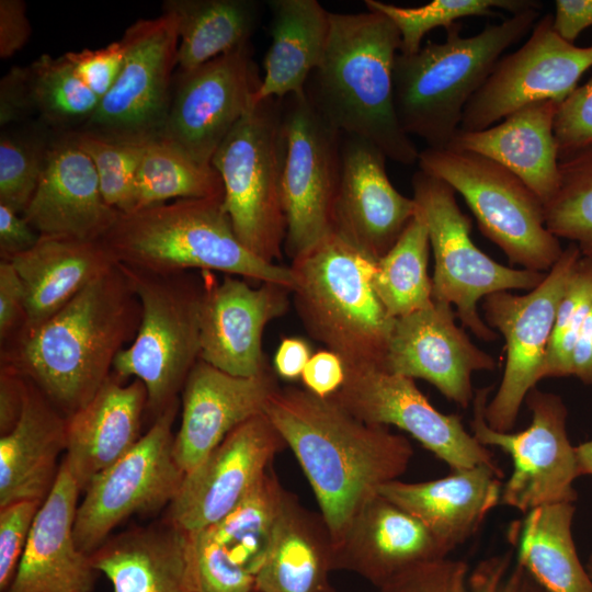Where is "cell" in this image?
Instances as JSON below:
<instances>
[{
  "label": "cell",
  "instance_id": "obj_46",
  "mask_svg": "<svg viewBox=\"0 0 592 592\" xmlns=\"http://www.w3.org/2000/svg\"><path fill=\"white\" fill-rule=\"evenodd\" d=\"M592 309V260L581 257L558 306L543 378L570 376L571 356Z\"/></svg>",
  "mask_w": 592,
  "mask_h": 592
},
{
  "label": "cell",
  "instance_id": "obj_5",
  "mask_svg": "<svg viewBox=\"0 0 592 592\" xmlns=\"http://www.w3.org/2000/svg\"><path fill=\"white\" fill-rule=\"evenodd\" d=\"M539 16V9H527L474 36H462L455 23L446 30L445 42H429L412 55L399 52L394 91L402 129L422 138L428 148H446L469 100L502 54L532 31Z\"/></svg>",
  "mask_w": 592,
  "mask_h": 592
},
{
  "label": "cell",
  "instance_id": "obj_10",
  "mask_svg": "<svg viewBox=\"0 0 592 592\" xmlns=\"http://www.w3.org/2000/svg\"><path fill=\"white\" fill-rule=\"evenodd\" d=\"M411 185L434 257L433 300L455 306L456 317L478 339L496 340L498 334L479 316L478 301L497 292L532 291L547 272L505 266L483 253L470 237V218L442 180L419 169Z\"/></svg>",
  "mask_w": 592,
  "mask_h": 592
},
{
  "label": "cell",
  "instance_id": "obj_15",
  "mask_svg": "<svg viewBox=\"0 0 592 592\" xmlns=\"http://www.w3.org/2000/svg\"><path fill=\"white\" fill-rule=\"evenodd\" d=\"M126 48L122 71L79 129L105 139L147 144L166 122L178 67L174 18L161 13L134 22L121 38Z\"/></svg>",
  "mask_w": 592,
  "mask_h": 592
},
{
  "label": "cell",
  "instance_id": "obj_18",
  "mask_svg": "<svg viewBox=\"0 0 592 592\" xmlns=\"http://www.w3.org/2000/svg\"><path fill=\"white\" fill-rule=\"evenodd\" d=\"M592 67V44L576 46L554 27V15L538 19L527 41L502 56L464 109L462 130L491 127L517 109L543 100L561 103Z\"/></svg>",
  "mask_w": 592,
  "mask_h": 592
},
{
  "label": "cell",
  "instance_id": "obj_61",
  "mask_svg": "<svg viewBox=\"0 0 592 592\" xmlns=\"http://www.w3.org/2000/svg\"><path fill=\"white\" fill-rule=\"evenodd\" d=\"M585 568L589 572L590 578L592 579V554L588 558Z\"/></svg>",
  "mask_w": 592,
  "mask_h": 592
},
{
  "label": "cell",
  "instance_id": "obj_39",
  "mask_svg": "<svg viewBox=\"0 0 592 592\" xmlns=\"http://www.w3.org/2000/svg\"><path fill=\"white\" fill-rule=\"evenodd\" d=\"M223 197L221 178L212 166L195 162L160 139L146 144L135 181L133 212L169 201Z\"/></svg>",
  "mask_w": 592,
  "mask_h": 592
},
{
  "label": "cell",
  "instance_id": "obj_4",
  "mask_svg": "<svg viewBox=\"0 0 592 592\" xmlns=\"http://www.w3.org/2000/svg\"><path fill=\"white\" fill-rule=\"evenodd\" d=\"M100 241L126 267L153 273L219 271L293 285L289 266L263 261L240 242L223 198H183L119 214Z\"/></svg>",
  "mask_w": 592,
  "mask_h": 592
},
{
  "label": "cell",
  "instance_id": "obj_48",
  "mask_svg": "<svg viewBox=\"0 0 592 592\" xmlns=\"http://www.w3.org/2000/svg\"><path fill=\"white\" fill-rule=\"evenodd\" d=\"M41 505V501L23 500L0 508L1 592L13 581Z\"/></svg>",
  "mask_w": 592,
  "mask_h": 592
},
{
  "label": "cell",
  "instance_id": "obj_26",
  "mask_svg": "<svg viewBox=\"0 0 592 592\" xmlns=\"http://www.w3.org/2000/svg\"><path fill=\"white\" fill-rule=\"evenodd\" d=\"M79 486L62 459L7 592H91L95 569L76 544Z\"/></svg>",
  "mask_w": 592,
  "mask_h": 592
},
{
  "label": "cell",
  "instance_id": "obj_34",
  "mask_svg": "<svg viewBox=\"0 0 592 592\" xmlns=\"http://www.w3.org/2000/svg\"><path fill=\"white\" fill-rule=\"evenodd\" d=\"M272 42L253 103L301 94L321 62L330 32V12L317 0H271Z\"/></svg>",
  "mask_w": 592,
  "mask_h": 592
},
{
  "label": "cell",
  "instance_id": "obj_53",
  "mask_svg": "<svg viewBox=\"0 0 592 592\" xmlns=\"http://www.w3.org/2000/svg\"><path fill=\"white\" fill-rule=\"evenodd\" d=\"M345 374V365L341 357L329 350H322L311 355L300 378L305 389L316 396L328 398L341 388Z\"/></svg>",
  "mask_w": 592,
  "mask_h": 592
},
{
  "label": "cell",
  "instance_id": "obj_25",
  "mask_svg": "<svg viewBox=\"0 0 592 592\" xmlns=\"http://www.w3.org/2000/svg\"><path fill=\"white\" fill-rule=\"evenodd\" d=\"M452 551L419 520L377 493L333 544V570L363 577L377 588L402 572Z\"/></svg>",
  "mask_w": 592,
  "mask_h": 592
},
{
  "label": "cell",
  "instance_id": "obj_35",
  "mask_svg": "<svg viewBox=\"0 0 592 592\" xmlns=\"http://www.w3.org/2000/svg\"><path fill=\"white\" fill-rule=\"evenodd\" d=\"M573 502L534 508L511 526L516 560L547 592H592L572 537Z\"/></svg>",
  "mask_w": 592,
  "mask_h": 592
},
{
  "label": "cell",
  "instance_id": "obj_36",
  "mask_svg": "<svg viewBox=\"0 0 592 592\" xmlns=\"http://www.w3.org/2000/svg\"><path fill=\"white\" fill-rule=\"evenodd\" d=\"M162 12L177 22V70L196 68L251 44L262 3L255 0H164Z\"/></svg>",
  "mask_w": 592,
  "mask_h": 592
},
{
  "label": "cell",
  "instance_id": "obj_37",
  "mask_svg": "<svg viewBox=\"0 0 592 592\" xmlns=\"http://www.w3.org/2000/svg\"><path fill=\"white\" fill-rule=\"evenodd\" d=\"M509 550L479 561L443 558L415 566L376 592H547Z\"/></svg>",
  "mask_w": 592,
  "mask_h": 592
},
{
  "label": "cell",
  "instance_id": "obj_19",
  "mask_svg": "<svg viewBox=\"0 0 592 592\" xmlns=\"http://www.w3.org/2000/svg\"><path fill=\"white\" fill-rule=\"evenodd\" d=\"M284 446L265 413L241 423L184 475L169 504V521L187 534L215 525L243 499Z\"/></svg>",
  "mask_w": 592,
  "mask_h": 592
},
{
  "label": "cell",
  "instance_id": "obj_16",
  "mask_svg": "<svg viewBox=\"0 0 592 592\" xmlns=\"http://www.w3.org/2000/svg\"><path fill=\"white\" fill-rule=\"evenodd\" d=\"M261 79L251 44L177 70L160 139L202 166L253 104Z\"/></svg>",
  "mask_w": 592,
  "mask_h": 592
},
{
  "label": "cell",
  "instance_id": "obj_52",
  "mask_svg": "<svg viewBox=\"0 0 592 592\" xmlns=\"http://www.w3.org/2000/svg\"><path fill=\"white\" fill-rule=\"evenodd\" d=\"M26 322L25 292L10 261L0 260V343L18 333Z\"/></svg>",
  "mask_w": 592,
  "mask_h": 592
},
{
  "label": "cell",
  "instance_id": "obj_33",
  "mask_svg": "<svg viewBox=\"0 0 592 592\" xmlns=\"http://www.w3.org/2000/svg\"><path fill=\"white\" fill-rule=\"evenodd\" d=\"M333 540L321 514L286 492L272 538L254 580L255 592H334Z\"/></svg>",
  "mask_w": 592,
  "mask_h": 592
},
{
  "label": "cell",
  "instance_id": "obj_1",
  "mask_svg": "<svg viewBox=\"0 0 592 592\" xmlns=\"http://www.w3.org/2000/svg\"><path fill=\"white\" fill-rule=\"evenodd\" d=\"M264 413L297 458L333 544L380 486L405 474L413 456L403 435L305 388L278 387Z\"/></svg>",
  "mask_w": 592,
  "mask_h": 592
},
{
  "label": "cell",
  "instance_id": "obj_43",
  "mask_svg": "<svg viewBox=\"0 0 592 592\" xmlns=\"http://www.w3.org/2000/svg\"><path fill=\"white\" fill-rule=\"evenodd\" d=\"M56 134L38 119L1 128L0 204L20 214L24 212Z\"/></svg>",
  "mask_w": 592,
  "mask_h": 592
},
{
  "label": "cell",
  "instance_id": "obj_29",
  "mask_svg": "<svg viewBox=\"0 0 592 592\" xmlns=\"http://www.w3.org/2000/svg\"><path fill=\"white\" fill-rule=\"evenodd\" d=\"M559 105L553 100L537 101L517 109L498 125L480 130L459 129L446 148L493 160L519 177L545 204L559 184L554 135Z\"/></svg>",
  "mask_w": 592,
  "mask_h": 592
},
{
  "label": "cell",
  "instance_id": "obj_49",
  "mask_svg": "<svg viewBox=\"0 0 592 592\" xmlns=\"http://www.w3.org/2000/svg\"><path fill=\"white\" fill-rule=\"evenodd\" d=\"M554 135L559 160L592 146V78L560 103Z\"/></svg>",
  "mask_w": 592,
  "mask_h": 592
},
{
  "label": "cell",
  "instance_id": "obj_62",
  "mask_svg": "<svg viewBox=\"0 0 592 592\" xmlns=\"http://www.w3.org/2000/svg\"><path fill=\"white\" fill-rule=\"evenodd\" d=\"M252 592H255V591H252Z\"/></svg>",
  "mask_w": 592,
  "mask_h": 592
},
{
  "label": "cell",
  "instance_id": "obj_20",
  "mask_svg": "<svg viewBox=\"0 0 592 592\" xmlns=\"http://www.w3.org/2000/svg\"><path fill=\"white\" fill-rule=\"evenodd\" d=\"M455 318L452 306L437 300L395 318L384 368L424 379L447 399L467 408L475 396L473 373L493 371L496 361L470 341Z\"/></svg>",
  "mask_w": 592,
  "mask_h": 592
},
{
  "label": "cell",
  "instance_id": "obj_9",
  "mask_svg": "<svg viewBox=\"0 0 592 592\" xmlns=\"http://www.w3.org/2000/svg\"><path fill=\"white\" fill-rule=\"evenodd\" d=\"M418 164L463 196L480 231L512 264L548 272L560 258L563 249L546 227L543 202L501 164L449 148L420 151Z\"/></svg>",
  "mask_w": 592,
  "mask_h": 592
},
{
  "label": "cell",
  "instance_id": "obj_8",
  "mask_svg": "<svg viewBox=\"0 0 592 592\" xmlns=\"http://www.w3.org/2000/svg\"><path fill=\"white\" fill-rule=\"evenodd\" d=\"M137 295L141 317L133 342L115 357L113 372L139 379L147 408L160 414L200 361V314L205 278L193 271L153 273L119 264Z\"/></svg>",
  "mask_w": 592,
  "mask_h": 592
},
{
  "label": "cell",
  "instance_id": "obj_44",
  "mask_svg": "<svg viewBox=\"0 0 592 592\" xmlns=\"http://www.w3.org/2000/svg\"><path fill=\"white\" fill-rule=\"evenodd\" d=\"M367 10L387 16L400 35V53L412 55L420 50L423 37L436 27L449 29L458 19L494 15L497 10L511 14L540 9L535 0H434L419 7H401L378 0H365Z\"/></svg>",
  "mask_w": 592,
  "mask_h": 592
},
{
  "label": "cell",
  "instance_id": "obj_3",
  "mask_svg": "<svg viewBox=\"0 0 592 592\" xmlns=\"http://www.w3.org/2000/svg\"><path fill=\"white\" fill-rule=\"evenodd\" d=\"M400 45L397 27L379 12H330L326 52L304 93L343 135L362 138L387 159L411 166L420 151L402 129L395 105L394 67Z\"/></svg>",
  "mask_w": 592,
  "mask_h": 592
},
{
  "label": "cell",
  "instance_id": "obj_21",
  "mask_svg": "<svg viewBox=\"0 0 592 592\" xmlns=\"http://www.w3.org/2000/svg\"><path fill=\"white\" fill-rule=\"evenodd\" d=\"M386 156L373 144L342 138V167L333 209V232L377 261L417 215V204L391 184Z\"/></svg>",
  "mask_w": 592,
  "mask_h": 592
},
{
  "label": "cell",
  "instance_id": "obj_55",
  "mask_svg": "<svg viewBox=\"0 0 592 592\" xmlns=\"http://www.w3.org/2000/svg\"><path fill=\"white\" fill-rule=\"evenodd\" d=\"M39 237L22 214L0 204V260H10L26 252Z\"/></svg>",
  "mask_w": 592,
  "mask_h": 592
},
{
  "label": "cell",
  "instance_id": "obj_11",
  "mask_svg": "<svg viewBox=\"0 0 592 592\" xmlns=\"http://www.w3.org/2000/svg\"><path fill=\"white\" fill-rule=\"evenodd\" d=\"M492 386L475 391L470 426L483 446H497L511 456L513 471L502 487L500 504L526 513L550 503L574 502L573 481L580 477L574 446L567 434L568 409L562 398L534 387L524 402L532 413L527 429L499 432L485 418Z\"/></svg>",
  "mask_w": 592,
  "mask_h": 592
},
{
  "label": "cell",
  "instance_id": "obj_2",
  "mask_svg": "<svg viewBox=\"0 0 592 592\" xmlns=\"http://www.w3.org/2000/svg\"><path fill=\"white\" fill-rule=\"evenodd\" d=\"M140 317L139 299L116 263L48 319L0 343V364L16 369L69 417L110 377Z\"/></svg>",
  "mask_w": 592,
  "mask_h": 592
},
{
  "label": "cell",
  "instance_id": "obj_54",
  "mask_svg": "<svg viewBox=\"0 0 592 592\" xmlns=\"http://www.w3.org/2000/svg\"><path fill=\"white\" fill-rule=\"evenodd\" d=\"M32 26L23 0H0V58L9 59L30 41Z\"/></svg>",
  "mask_w": 592,
  "mask_h": 592
},
{
  "label": "cell",
  "instance_id": "obj_56",
  "mask_svg": "<svg viewBox=\"0 0 592 592\" xmlns=\"http://www.w3.org/2000/svg\"><path fill=\"white\" fill-rule=\"evenodd\" d=\"M26 378L11 366L0 364V431L13 429L24 403Z\"/></svg>",
  "mask_w": 592,
  "mask_h": 592
},
{
  "label": "cell",
  "instance_id": "obj_51",
  "mask_svg": "<svg viewBox=\"0 0 592 592\" xmlns=\"http://www.w3.org/2000/svg\"><path fill=\"white\" fill-rule=\"evenodd\" d=\"M33 115L29 67L15 66L0 81V126L23 124Z\"/></svg>",
  "mask_w": 592,
  "mask_h": 592
},
{
  "label": "cell",
  "instance_id": "obj_32",
  "mask_svg": "<svg viewBox=\"0 0 592 592\" xmlns=\"http://www.w3.org/2000/svg\"><path fill=\"white\" fill-rule=\"evenodd\" d=\"M7 261L24 287V327L48 319L116 264L100 240L56 236H41L33 248Z\"/></svg>",
  "mask_w": 592,
  "mask_h": 592
},
{
  "label": "cell",
  "instance_id": "obj_60",
  "mask_svg": "<svg viewBox=\"0 0 592 592\" xmlns=\"http://www.w3.org/2000/svg\"><path fill=\"white\" fill-rule=\"evenodd\" d=\"M579 475L592 476V440L574 446Z\"/></svg>",
  "mask_w": 592,
  "mask_h": 592
},
{
  "label": "cell",
  "instance_id": "obj_27",
  "mask_svg": "<svg viewBox=\"0 0 592 592\" xmlns=\"http://www.w3.org/2000/svg\"><path fill=\"white\" fill-rule=\"evenodd\" d=\"M147 406V390L139 379L124 384L112 372L93 398L67 417L64 460L80 491L138 442Z\"/></svg>",
  "mask_w": 592,
  "mask_h": 592
},
{
  "label": "cell",
  "instance_id": "obj_6",
  "mask_svg": "<svg viewBox=\"0 0 592 592\" xmlns=\"http://www.w3.org/2000/svg\"><path fill=\"white\" fill-rule=\"evenodd\" d=\"M375 264L333 232L289 266L291 293L303 325L345 368H384L395 318L374 291Z\"/></svg>",
  "mask_w": 592,
  "mask_h": 592
},
{
  "label": "cell",
  "instance_id": "obj_57",
  "mask_svg": "<svg viewBox=\"0 0 592 592\" xmlns=\"http://www.w3.org/2000/svg\"><path fill=\"white\" fill-rule=\"evenodd\" d=\"M592 26V0L555 1L554 27L566 41L574 39Z\"/></svg>",
  "mask_w": 592,
  "mask_h": 592
},
{
  "label": "cell",
  "instance_id": "obj_47",
  "mask_svg": "<svg viewBox=\"0 0 592 592\" xmlns=\"http://www.w3.org/2000/svg\"><path fill=\"white\" fill-rule=\"evenodd\" d=\"M195 576L201 592H252L255 577L239 565L206 528L190 534Z\"/></svg>",
  "mask_w": 592,
  "mask_h": 592
},
{
  "label": "cell",
  "instance_id": "obj_17",
  "mask_svg": "<svg viewBox=\"0 0 592 592\" xmlns=\"http://www.w3.org/2000/svg\"><path fill=\"white\" fill-rule=\"evenodd\" d=\"M345 372L343 385L331 397L358 419L408 432L452 470L477 465L499 468L490 449L466 431L460 418L434 408L414 379L379 366Z\"/></svg>",
  "mask_w": 592,
  "mask_h": 592
},
{
  "label": "cell",
  "instance_id": "obj_7",
  "mask_svg": "<svg viewBox=\"0 0 592 592\" xmlns=\"http://www.w3.org/2000/svg\"><path fill=\"white\" fill-rule=\"evenodd\" d=\"M283 99L253 103L215 151L210 164L224 184L223 206L236 236L255 257L274 263L286 236Z\"/></svg>",
  "mask_w": 592,
  "mask_h": 592
},
{
  "label": "cell",
  "instance_id": "obj_50",
  "mask_svg": "<svg viewBox=\"0 0 592 592\" xmlns=\"http://www.w3.org/2000/svg\"><path fill=\"white\" fill-rule=\"evenodd\" d=\"M65 55L81 80L101 100L122 71L126 48L123 41L118 39L99 49L83 48Z\"/></svg>",
  "mask_w": 592,
  "mask_h": 592
},
{
  "label": "cell",
  "instance_id": "obj_31",
  "mask_svg": "<svg viewBox=\"0 0 592 592\" xmlns=\"http://www.w3.org/2000/svg\"><path fill=\"white\" fill-rule=\"evenodd\" d=\"M67 417L29 379L21 415L0 439V508L16 501L43 502L66 452Z\"/></svg>",
  "mask_w": 592,
  "mask_h": 592
},
{
  "label": "cell",
  "instance_id": "obj_12",
  "mask_svg": "<svg viewBox=\"0 0 592 592\" xmlns=\"http://www.w3.org/2000/svg\"><path fill=\"white\" fill-rule=\"evenodd\" d=\"M179 399L155 418L149 430L117 462L96 475L78 505L77 547L91 555L109 534L135 513L153 512L175 497L184 473L173 453L172 426Z\"/></svg>",
  "mask_w": 592,
  "mask_h": 592
},
{
  "label": "cell",
  "instance_id": "obj_13",
  "mask_svg": "<svg viewBox=\"0 0 592 592\" xmlns=\"http://www.w3.org/2000/svg\"><path fill=\"white\" fill-rule=\"evenodd\" d=\"M283 122L284 251L294 260L333 234L343 134L312 107L305 93L283 99Z\"/></svg>",
  "mask_w": 592,
  "mask_h": 592
},
{
  "label": "cell",
  "instance_id": "obj_22",
  "mask_svg": "<svg viewBox=\"0 0 592 592\" xmlns=\"http://www.w3.org/2000/svg\"><path fill=\"white\" fill-rule=\"evenodd\" d=\"M205 278V277H204ZM291 288L271 282L252 287L239 276L205 278L200 314V360L227 374L254 376L266 366L265 326L288 308Z\"/></svg>",
  "mask_w": 592,
  "mask_h": 592
},
{
  "label": "cell",
  "instance_id": "obj_45",
  "mask_svg": "<svg viewBox=\"0 0 592 592\" xmlns=\"http://www.w3.org/2000/svg\"><path fill=\"white\" fill-rule=\"evenodd\" d=\"M92 160L107 205L121 214L135 209V181L146 144L115 141L82 130L69 132Z\"/></svg>",
  "mask_w": 592,
  "mask_h": 592
},
{
  "label": "cell",
  "instance_id": "obj_40",
  "mask_svg": "<svg viewBox=\"0 0 592 592\" xmlns=\"http://www.w3.org/2000/svg\"><path fill=\"white\" fill-rule=\"evenodd\" d=\"M286 492L270 467L223 520L208 527L254 577L266 555Z\"/></svg>",
  "mask_w": 592,
  "mask_h": 592
},
{
  "label": "cell",
  "instance_id": "obj_59",
  "mask_svg": "<svg viewBox=\"0 0 592 592\" xmlns=\"http://www.w3.org/2000/svg\"><path fill=\"white\" fill-rule=\"evenodd\" d=\"M570 376H574L584 385H592V309L572 352Z\"/></svg>",
  "mask_w": 592,
  "mask_h": 592
},
{
  "label": "cell",
  "instance_id": "obj_28",
  "mask_svg": "<svg viewBox=\"0 0 592 592\" xmlns=\"http://www.w3.org/2000/svg\"><path fill=\"white\" fill-rule=\"evenodd\" d=\"M502 476L500 468L477 465L423 482L394 480L380 486L378 493L419 520L453 550L500 503Z\"/></svg>",
  "mask_w": 592,
  "mask_h": 592
},
{
  "label": "cell",
  "instance_id": "obj_30",
  "mask_svg": "<svg viewBox=\"0 0 592 592\" xmlns=\"http://www.w3.org/2000/svg\"><path fill=\"white\" fill-rule=\"evenodd\" d=\"M90 557L114 592H201L191 536L170 521L113 537Z\"/></svg>",
  "mask_w": 592,
  "mask_h": 592
},
{
  "label": "cell",
  "instance_id": "obj_14",
  "mask_svg": "<svg viewBox=\"0 0 592 592\" xmlns=\"http://www.w3.org/2000/svg\"><path fill=\"white\" fill-rule=\"evenodd\" d=\"M581 257L579 248L569 242L543 282L527 294L503 291L483 298L486 323L499 330L506 351L499 389L485 409L491 429L510 432L526 395L543 379L558 306Z\"/></svg>",
  "mask_w": 592,
  "mask_h": 592
},
{
  "label": "cell",
  "instance_id": "obj_41",
  "mask_svg": "<svg viewBox=\"0 0 592 592\" xmlns=\"http://www.w3.org/2000/svg\"><path fill=\"white\" fill-rule=\"evenodd\" d=\"M27 67L38 121L57 134L81 128L95 112L100 98L81 80L66 55L43 54Z\"/></svg>",
  "mask_w": 592,
  "mask_h": 592
},
{
  "label": "cell",
  "instance_id": "obj_24",
  "mask_svg": "<svg viewBox=\"0 0 592 592\" xmlns=\"http://www.w3.org/2000/svg\"><path fill=\"white\" fill-rule=\"evenodd\" d=\"M119 212L106 204L90 157L69 133L56 134L37 187L22 213L41 236L98 241Z\"/></svg>",
  "mask_w": 592,
  "mask_h": 592
},
{
  "label": "cell",
  "instance_id": "obj_38",
  "mask_svg": "<svg viewBox=\"0 0 592 592\" xmlns=\"http://www.w3.org/2000/svg\"><path fill=\"white\" fill-rule=\"evenodd\" d=\"M430 240L418 214L394 247L376 261L374 291L388 315L402 317L433 304L432 277L428 274Z\"/></svg>",
  "mask_w": 592,
  "mask_h": 592
},
{
  "label": "cell",
  "instance_id": "obj_58",
  "mask_svg": "<svg viewBox=\"0 0 592 592\" xmlns=\"http://www.w3.org/2000/svg\"><path fill=\"white\" fill-rule=\"evenodd\" d=\"M311 355L310 348L305 340L299 338L283 339L273 361L276 375L289 380L301 377Z\"/></svg>",
  "mask_w": 592,
  "mask_h": 592
},
{
  "label": "cell",
  "instance_id": "obj_42",
  "mask_svg": "<svg viewBox=\"0 0 592 592\" xmlns=\"http://www.w3.org/2000/svg\"><path fill=\"white\" fill-rule=\"evenodd\" d=\"M559 184L544 204L547 229L592 260V146L559 160Z\"/></svg>",
  "mask_w": 592,
  "mask_h": 592
},
{
  "label": "cell",
  "instance_id": "obj_23",
  "mask_svg": "<svg viewBox=\"0 0 592 592\" xmlns=\"http://www.w3.org/2000/svg\"><path fill=\"white\" fill-rule=\"evenodd\" d=\"M277 388L269 366L240 377L200 360L183 387L181 424L174 435V458L182 471L194 469L241 423L264 413Z\"/></svg>",
  "mask_w": 592,
  "mask_h": 592
}]
</instances>
